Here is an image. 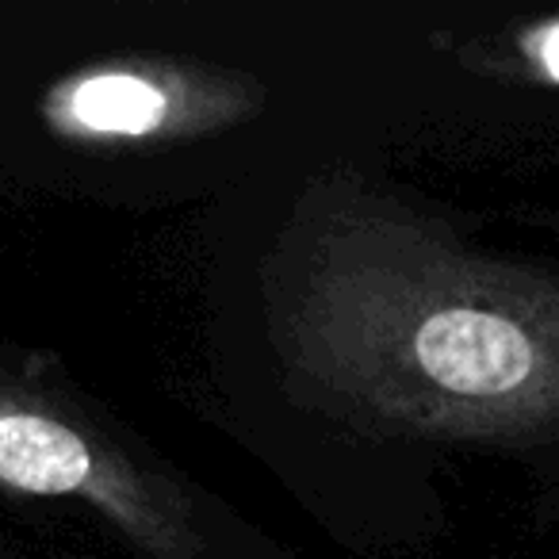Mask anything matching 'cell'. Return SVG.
Here are the masks:
<instances>
[{
  "label": "cell",
  "mask_w": 559,
  "mask_h": 559,
  "mask_svg": "<svg viewBox=\"0 0 559 559\" xmlns=\"http://www.w3.org/2000/svg\"><path fill=\"white\" fill-rule=\"evenodd\" d=\"M269 311L292 376L368 429H559V280L472 253L365 188L307 200Z\"/></svg>",
  "instance_id": "1"
},
{
  "label": "cell",
  "mask_w": 559,
  "mask_h": 559,
  "mask_svg": "<svg viewBox=\"0 0 559 559\" xmlns=\"http://www.w3.org/2000/svg\"><path fill=\"white\" fill-rule=\"evenodd\" d=\"M0 490L81 506L146 559H215L200 506L165 467L4 365Z\"/></svg>",
  "instance_id": "2"
},
{
  "label": "cell",
  "mask_w": 559,
  "mask_h": 559,
  "mask_svg": "<svg viewBox=\"0 0 559 559\" xmlns=\"http://www.w3.org/2000/svg\"><path fill=\"white\" fill-rule=\"evenodd\" d=\"M257 108V88L185 62H96L43 96V119L58 139L85 146H154L230 127Z\"/></svg>",
  "instance_id": "3"
},
{
  "label": "cell",
  "mask_w": 559,
  "mask_h": 559,
  "mask_svg": "<svg viewBox=\"0 0 559 559\" xmlns=\"http://www.w3.org/2000/svg\"><path fill=\"white\" fill-rule=\"evenodd\" d=\"M521 47H525L528 62H533L544 78H551L559 85V20L556 24H544V27H536V32H528Z\"/></svg>",
  "instance_id": "4"
}]
</instances>
